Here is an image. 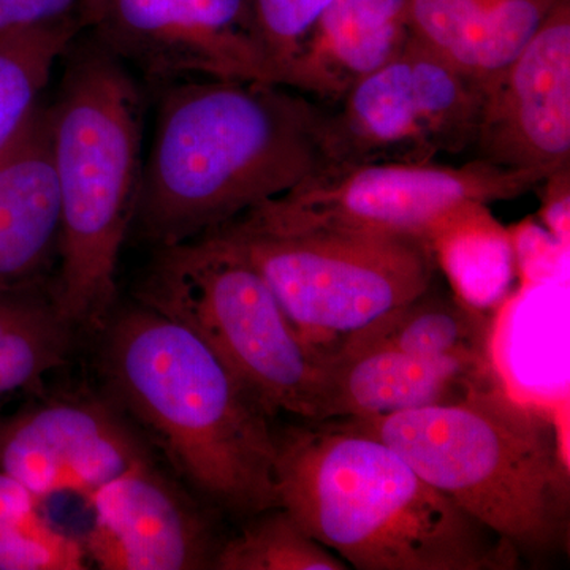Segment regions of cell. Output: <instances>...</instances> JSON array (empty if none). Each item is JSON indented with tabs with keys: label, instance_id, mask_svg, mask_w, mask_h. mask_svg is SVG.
I'll return each mask as SVG.
<instances>
[{
	"label": "cell",
	"instance_id": "cell-8",
	"mask_svg": "<svg viewBox=\"0 0 570 570\" xmlns=\"http://www.w3.org/2000/svg\"><path fill=\"white\" fill-rule=\"evenodd\" d=\"M547 176L479 159L461 165L367 163L332 167L236 217L261 228L336 227L430 243L483 205L531 193Z\"/></svg>",
	"mask_w": 570,
	"mask_h": 570
},
{
	"label": "cell",
	"instance_id": "cell-22",
	"mask_svg": "<svg viewBox=\"0 0 570 570\" xmlns=\"http://www.w3.org/2000/svg\"><path fill=\"white\" fill-rule=\"evenodd\" d=\"M43 499L0 472V570L86 569L85 546L41 512Z\"/></svg>",
	"mask_w": 570,
	"mask_h": 570
},
{
	"label": "cell",
	"instance_id": "cell-25",
	"mask_svg": "<svg viewBox=\"0 0 570 570\" xmlns=\"http://www.w3.org/2000/svg\"><path fill=\"white\" fill-rule=\"evenodd\" d=\"M78 0H0V37L71 13Z\"/></svg>",
	"mask_w": 570,
	"mask_h": 570
},
{
	"label": "cell",
	"instance_id": "cell-9",
	"mask_svg": "<svg viewBox=\"0 0 570 570\" xmlns=\"http://www.w3.org/2000/svg\"><path fill=\"white\" fill-rule=\"evenodd\" d=\"M487 88L411 36L395 58L326 105L335 167L471 154Z\"/></svg>",
	"mask_w": 570,
	"mask_h": 570
},
{
	"label": "cell",
	"instance_id": "cell-5",
	"mask_svg": "<svg viewBox=\"0 0 570 570\" xmlns=\"http://www.w3.org/2000/svg\"><path fill=\"white\" fill-rule=\"evenodd\" d=\"M66 58L50 105L61 197L52 303L71 326L97 328L115 303L119 257L137 212L142 102L129 67L89 37L78 36Z\"/></svg>",
	"mask_w": 570,
	"mask_h": 570
},
{
	"label": "cell",
	"instance_id": "cell-26",
	"mask_svg": "<svg viewBox=\"0 0 570 570\" xmlns=\"http://www.w3.org/2000/svg\"><path fill=\"white\" fill-rule=\"evenodd\" d=\"M547 195L542 209L543 224L561 247L569 242V168L546 179Z\"/></svg>",
	"mask_w": 570,
	"mask_h": 570
},
{
	"label": "cell",
	"instance_id": "cell-2",
	"mask_svg": "<svg viewBox=\"0 0 570 570\" xmlns=\"http://www.w3.org/2000/svg\"><path fill=\"white\" fill-rule=\"evenodd\" d=\"M277 436L276 487L311 538L358 570H513L515 547L384 442L325 420Z\"/></svg>",
	"mask_w": 570,
	"mask_h": 570
},
{
	"label": "cell",
	"instance_id": "cell-27",
	"mask_svg": "<svg viewBox=\"0 0 570 570\" xmlns=\"http://www.w3.org/2000/svg\"><path fill=\"white\" fill-rule=\"evenodd\" d=\"M0 288H2V287H0Z\"/></svg>",
	"mask_w": 570,
	"mask_h": 570
},
{
	"label": "cell",
	"instance_id": "cell-19",
	"mask_svg": "<svg viewBox=\"0 0 570 570\" xmlns=\"http://www.w3.org/2000/svg\"><path fill=\"white\" fill-rule=\"evenodd\" d=\"M439 272L469 305L489 311L508 292L515 265L513 236L479 206L430 243Z\"/></svg>",
	"mask_w": 570,
	"mask_h": 570
},
{
	"label": "cell",
	"instance_id": "cell-10",
	"mask_svg": "<svg viewBox=\"0 0 570 570\" xmlns=\"http://www.w3.org/2000/svg\"><path fill=\"white\" fill-rule=\"evenodd\" d=\"M80 33L154 81L284 85L253 0H78Z\"/></svg>",
	"mask_w": 570,
	"mask_h": 570
},
{
	"label": "cell",
	"instance_id": "cell-6",
	"mask_svg": "<svg viewBox=\"0 0 570 570\" xmlns=\"http://www.w3.org/2000/svg\"><path fill=\"white\" fill-rule=\"evenodd\" d=\"M140 302L193 330L269 415L321 422L325 360L299 335L264 276L212 232L159 247Z\"/></svg>",
	"mask_w": 570,
	"mask_h": 570
},
{
	"label": "cell",
	"instance_id": "cell-23",
	"mask_svg": "<svg viewBox=\"0 0 570 570\" xmlns=\"http://www.w3.org/2000/svg\"><path fill=\"white\" fill-rule=\"evenodd\" d=\"M239 534L214 553L213 568L220 570H347L284 508L254 515Z\"/></svg>",
	"mask_w": 570,
	"mask_h": 570
},
{
	"label": "cell",
	"instance_id": "cell-1",
	"mask_svg": "<svg viewBox=\"0 0 570 570\" xmlns=\"http://www.w3.org/2000/svg\"><path fill=\"white\" fill-rule=\"evenodd\" d=\"M335 167L326 105L277 82H170L142 163L135 220L157 246L189 242Z\"/></svg>",
	"mask_w": 570,
	"mask_h": 570
},
{
	"label": "cell",
	"instance_id": "cell-4",
	"mask_svg": "<svg viewBox=\"0 0 570 570\" xmlns=\"http://www.w3.org/2000/svg\"><path fill=\"white\" fill-rule=\"evenodd\" d=\"M332 422L387 444L520 554L568 549L570 474L557 414L502 379L455 403Z\"/></svg>",
	"mask_w": 570,
	"mask_h": 570
},
{
	"label": "cell",
	"instance_id": "cell-12",
	"mask_svg": "<svg viewBox=\"0 0 570 570\" xmlns=\"http://www.w3.org/2000/svg\"><path fill=\"white\" fill-rule=\"evenodd\" d=\"M146 459L111 407L91 397L43 401L0 417V472L40 499L88 498Z\"/></svg>",
	"mask_w": 570,
	"mask_h": 570
},
{
	"label": "cell",
	"instance_id": "cell-17",
	"mask_svg": "<svg viewBox=\"0 0 570 570\" xmlns=\"http://www.w3.org/2000/svg\"><path fill=\"white\" fill-rule=\"evenodd\" d=\"M558 0H409L420 43L478 78L497 81Z\"/></svg>",
	"mask_w": 570,
	"mask_h": 570
},
{
	"label": "cell",
	"instance_id": "cell-7",
	"mask_svg": "<svg viewBox=\"0 0 570 570\" xmlns=\"http://www.w3.org/2000/svg\"><path fill=\"white\" fill-rule=\"evenodd\" d=\"M264 276L296 330L318 354L406 305L436 279L426 243L352 228H217Z\"/></svg>",
	"mask_w": 570,
	"mask_h": 570
},
{
	"label": "cell",
	"instance_id": "cell-16",
	"mask_svg": "<svg viewBox=\"0 0 570 570\" xmlns=\"http://www.w3.org/2000/svg\"><path fill=\"white\" fill-rule=\"evenodd\" d=\"M409 0H333L287 70V86L335 102L348 86L395 58L411 39Z\"/></svg>",
	"mask_w": 570,
	"mask_h": 570
},
{
	"label": "cell",
	"instance_id": "cell-11",
	"mask_svg": "<svg viewBox=\"0 0 570 570\" xmlns=\"http://www.w3.org/2000/svg\"><path fill=\"white\" fill-rule=\"evenodd\" d=\"M469 159L547 176L570 163V3L558 0L489 86Z\"/></svg>",
	"mask_w": 570,
	"mask_h": 570
},
{
	"label": "cell",
	"instance_id": "cell-13",
	"mask_svg": "<svg viewBox=\"0 0 570 570\" xmlns=\"http://www.w3.org/2000/svg\"><path fill=\"white\" fill-rule=\"evenodd\" d=\"M86 554L105 570H186L213 564L205 521L148 460L89 494Z\"/></svg>",
	"mask_w": 570,
	"mask_h": 570
},
{
	"label": "cell",
	"instance_id": "cell-14",
	"mask_svg": "<svg viewBox=\"0 0 570 570\" xmlns=\"http://www.w3.org/2000/svg\"><path fill=\"white\" fill-rule=\"evenodd\" d=\"M325 374L321 422L455 403L472 390L501 381L493 363L426 358L392 347L335 348L325 355Z\"/></svg>",
	"mask_w": 570,
	"mask_h": 570
},
{
	"label": "cell",
	"instance_id": "cell-24",
	"mask_svg": "<svg viewBox=\"0 0 570 570\" xmlns=\"http://www.w3.org/2000/svg\"><path fill=\"white\" fill-rule=\"evenodd\" d=\"M333 0H253L255 17L273 59L283 71L287 86V70L314 22Z\"/></svg>",
	"mask_w": 570,
	"mask_h": 570
},
{
	"label": "cell",
	"instance_id": "cell-20",
	"mask_svg": "<svg viewBox=\"0 0 570 570\" xmlns=\"http://www.w3.org/2000/svg\"><path fill=\"white\" fill-rule=\"evenodd\" d=\"M70 328L52 299L0 288V396L32 387L66 363Z\"/></svg>",
	"mask_w": 570,
	"mask_h": 570
},
{
	"label": "cell",
	"instance_id": "cell-3",
	"mask_svg": "<svg viewBox=\"0 0 570 570\" xmlns=\"http://www.w3.org/2000/svg\"><path fill=\"white\" fill-rule=\"evenodd\" d=\"M104 365L119 403L195 489L239 515L279 508L272 415L193 330L151 307L127 311Z\"/></svg>",
	"mask_w": 570,
	"mask_h": 570
},
{
	"label": "cell",
	"instance_id": "cell-15",
	"mask_svg": "<svg viewBox=\"0 0 570 570\" xmlns=\"http://www.w3.org/2000/svg\"><path fill=\"white\" fill-rule=\"evenodd\" d=\"M59 228L50 105L39 102L0 148V287L39 275L58 249Z\"/></svg>",
	"mask_w": 570,
	"mask_h": 570
},
{
	"label": "cell",
	"instance_id": "cell-21",
	"mask_svg": "<svg viewBox=\"0 0 570 570\" xmlns=\"http://www.w3.org/2000/svg\"><path fill=\"white\" fill-rule=\"evenodd\" d=\"M80 36L75 10L0 37V148L41 102L56 63Z\"/></svg>",
	"mask_w": 570,
	"mask_h": 570
},
{
	"label": "cell",
	"instance_id": "cell-18",
	"mask_svg": "<svg viewBox=\"0 0 570 570\" xmlns=\"http://www.w3.org/2000/svg\"><path fill=\"white\" fill-rule=\"evenodd\" d=\"M436 281L417 298L344 337L335 348L392 347L426 358L493 363L489 311L469 305L452 288L438 287Z\"/></svg>",
	"mask_w": 570,
	"mask_h": 570
}]
</instances>
